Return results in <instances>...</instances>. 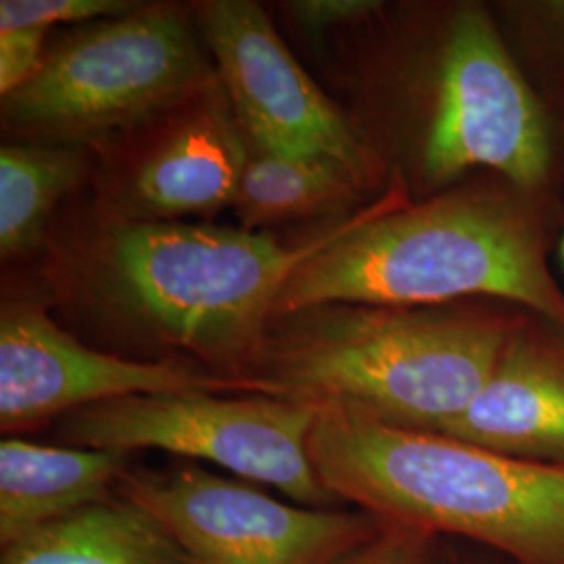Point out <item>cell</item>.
<instances>
[{
    "label": "cell",
    "mask_w": 564,
    "mask_h": 564,
    "mask_svg": "<svg viewBox=\"0 0 564 564\" xmlns=\"http://www.w3.org/2000/svg\"><path fill=\"white\" fill-rule=\"evenodd\" d=\"M360 218L295 247L263 230L107 220L82 247L76 274L84 300L109 323L258 393L253 372L284 284Z\"/></svg>",
    "instance_id": "cell-1"
},
{
    "label": "cell",
    "mask_w": 564,
    "mask_h": 564,
    "mask_svg": "<svg viewBox=\"0 0 564 564\" xmlns=\"http://www.w3.org/2000/svg\"><path fill=\"white\" fill-rule=\"evenodd\" d=\"M310 458L343 505L383 523L521 564H564V464L510 458L341 403L318 405Z\"/></svg>",
    "instance_id": "cell-2"
},
{
    "label": "cell",
    "mask_w": 564,
    "mask_h": 564,
    "mask_svg": "<svg viewBox=\"0 0 564 564\" xmlns=\"http://www.w3.org/2000/svg\"><path fill=\"white\" fill-rule=\"evenodd\" d=\"M512 330L444 305H312L272 321L253 383L262 395L437 431L481 391Z\"/></svg>",
    "instance_id": "cell-3"
},
{
    "label": "cell",
    "mask_w": 564,
    "mask_h": 564,
    "mask_svg": "<svg viewBox=\"0 0 564 564\" xmlns=\"http://www.w3.org/2000/svg\"><path fill=\"white\" fill-rule=\"evenodd\" d=\"M487 295L564 326V297L542 241L510 199L460 191L414 207L387 203L302 263L276 316L323 303L424 307Z\"/></svg>",
    "instance_id": "cell-4"
},
{
    "label": "cell",
    "mask_w": 564,
    "mask_h": 564,
    "mask_svg": "<svg viewBox=\"0 0 564 564\" xmlns=\"http://www.w3.org/2000/svg\"><path fill=\"white\" fill-rule=\"evenodd\" d=\"M216 82L176 11H132L57 42L39 74L2 99V121L28 141L76 144L186 105Z\"/></svg>",
    "instance_id": "cell-5"
},
{
    "label": "cell",
    "mask_w": 564,
    "mask_h": 564,
    "mask_svg": "<svg viewBox=\"0 0 564 564\" xmlns=\"http://www.w3.org/2000/svg\"><path fill=\"white\" fill-rule=\"evenodd\" d=\"M316 414L314 403L262 393H151L80 408L57 421V437L74 447L160 449L214 463L295 505L341 508L310 458Z\"/></svg>",
    "instance_id": "cell-6"
},
{
    "label": "cell",
    "mask_w": 564,
    "mask_h": 564,
    "mask_svg": "<svg viewBox=\"0 0 564 564\" xmlns=\"http://www.w3.org/2000/svg\"><path fill=\"white\" fill-rule=\"evenodd\" d=\"M116 491L162 524L186 564H333L387 524L360 508L282 502L193 463L130 466Z\"/></svg>",
    "instance_id": "cell-7"
},
{
    "label": "cell",
    "mask_w": 564,
    "mask_h": 564,
    "mask_svg": "<svg viewBox=\"0 0 564 564\" xmlns=\"http://www.w3.org/2000/svg\"><path fill=\"white\" fill-rule=\"evenodd\" d=\"M435 93L423 151L429 181L473 167L519 186L544 181L550 137L542 107L484 7H464L449 21Z\"/></svg>",
    "instance_id": "cell-8"
},
{
    "label": "cell",
    "mask_w": 564,
    "mask_h": 564,
    "mask_svg": "<svg viewBox=\"0 0 564 564\" xmlns=\"http://www.w3.org/2000/svg\"><path fill=\"white\" fill-rule=\"evenodd\" d=\"M202 28L247 141L282 155L328 158L366 184L372 160L360 134L305 74L260 4L209 2Z\"/></svg>",
    "instance_id": "cell-9"
},
{
    "label": "cell",
    "mask_w": 564,
    "mask_h": 564,
    "mask_svg": "<svg viewBox=\"0 0 564 564\" xmlns=\"http://www.w3.org/2000/svg\"><path fill=\"white\" fill-rule=\"evenodd\" d=\"M214 391L253 393L176 360L137 362L82 345L34 303H2L0 312V429L20 433L80 408L128 395Z\"/></svg>",
    "instance_id": "cell-10"
},
{
    "label": "cell",
    "mask_w": 564,
    "mask_h": 564,
    "mask_svg": "<svg viewBox=\"0 0 564 564\" xmlns=\"http://www.w3.org/2000/svg\"><path fill=\"white\" fill-rule=\"evenodd\" d=\"M247 158V134L216 82L144 155L130 182V199L155 218L218 214L232 207Z\"/></svg>",
    "instance_id": "cell-11"
},
{
    "label": "cell",
    "mask_w": 564,
    "mask_h": 564,
    "mask_svg": "<svg viewBox=\"0 0 564 564\" xmlns=\"http://www.w3.org/2000/svg\"><path fill=\"white\" fill-rule=\"evenodd\" d=\"M437 433L519 460L564 464L563 356L514 328L481 391Z\"/></svg>",
    "instance_id": "cell-12"
},
{
    "label": "cell",
    "mask_w": 564,
    "mask_h": 564,
    "mask_svg": "<svg viewBox=\"0 0 564 564\" xmlns=\"http://www.w3.org/2000/svg\"><path fill=\"white\" fill-rule=\"evenodd\" d=\"M132 454L74 445L0 442V545L116 494Z\"/></svg>",
    "instance_id": "cell-13"
},
{
    "label": "cell",
    "mask_w": 564,
    "mask_h": 564,
    "mask_svg": "<svg viewBox=\"0 0 564 564\" xmlns=\"http://www.w3.org/2000/svg\"><path fill=\"white\" fill-rule=\"evenodd\" d=\"M0 564H186L167 531L118 491L2 545Z\"/></svg>",
    "instance_id": "cell-14"
},
{
    "label": "cell",
    "mask_w": 564,
    "mask_h": 564,
    "mask_svg": "<svg viewBox=\"0 0 564 564\" xmlns=\"http://www.w3.org/2000/svg\"><path fill=\"white\" fill-rule=\"evenodd\" d=\"M362 184L328 158L282 155L249 142L232 209L242 230L314 218L356 199Z\"/></svg>",
    "instance_id": "cell-15"
},
{
    "label": "cell",
    "mask_w": 564,
    "mask_h": 564,
    "mask_svg": "<svg viewBox=\"0 0 564 564\" xmlns=\"http://www.w3.org/2000/svg\"><path fill=\"white\" fill-rule=\"evenodd\" d=\"M84 155L76 144L4 142L0 149V253L13 260L34 251L46 224L74 184Z\"/></svg>",
    "instance_id": "cell-16"
},
{
    "label": "cell",
    "mask_w": 564,
    "mask_h": 564,
    "mask_svg": "<svg viewBox=\"0 0 564 564\" xmlns=\"http://www.w3.org/2000/svg\"><path fill=\"white\" fill-rule=\"evenodd\" d=\"M132 2L121 0H2L0 32L48 30L57 23H95L132 13Z\"/></svg>",
    "instance_id": "cell-17"
},
{
    "label": "cell",
    "mask_w": 564,
    "mask_h": 564,
    "mask_svg": "<svg viewBox=\"0 0 564 564\" xmlns=\"http://www.w3.org/2000/svg\"><path fill=\"white\" fill-rule=\"evenodd\" d=\"M433 542L410 529L384 524L377 535L333 564H435Z\"/></svg>",
    "instance_id": "cell-18"
},
{
    "label": "cell",
    "mask_w": 564,
    "mask_h": 564,
    "mask_svg": "<svg viewBox=\"0 0 564 564\" xmlns=\"http://www.w3.org/2000/svg\"><path fill=\"white\" fill-rule=\"evenodd\" d=\"M48 30H4L0 32V95L18 93L32 80L44 61Z\"/></svg>",
    "instance_id": "cell-19"
},
{
    "label": "cell",
    "mask_w": 564,
    "mask_h": 564,
    "mask_svg": "<svg viewBox=\"0 0 564 564\" xmlns=\"http://www.w3.org/2000/svg\"><path fill=\"white\" fill-rule=\"evenodd\" d=\"M289 13L307 34H324L335 25L366 20L381 9L372 0H295L289 2Z\"/></svg>",
    "instance_id": "cell-20"
},
{
    "label": "cell",
    "mask_w": 564,
    "mask_h": 564,
    "mask_svg": "<svg viewBox=\"0 0 564 564\" xmlns=\"http://www.w3.org/2000/svg\"><path fill=\"white\" fill-rule=\"evenodd\" d=\"M563 256H564V241H563Z\"/></svg>",
    "instance_id": "cell-21"
}]
</instances>
